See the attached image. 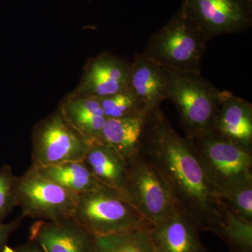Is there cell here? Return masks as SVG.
Returning <instances> with one entry per match:
<instances>
[{
	"instance_id": "cell-1",
	"label": "cell",
	"mask_w": 252,
	"mask_h": 252,
	"mask_svg": "<svg viewBox=\"0 0 252 252\" xmlns=\"http://www.w3.org/2000/svg\"><path fill=\"white\" fill-rule=\"evenodd\" d=\"M140 154L166 181L177 203L200 229L218 234L225 205L193 142L175 130L160 106L147 114Z\"/></svg>"
},
{
	"instance_id": "cell-2",
	"label": "cell",
	"mask_w": 252,
	"mask_h": 252,
	"mask_svg": "<svg viewBox=\"0 0 252 252\" xmlns=\"http://www.w3.org/2000/svg\"><path fill=\"white\" fill-rule=\"evenodd\" d=\"M207 41L205 33L181 6L168 22L151 36L142 54L162 67L201 73Z\"/></svg>"
},
{
	"instance_id": "cell-3",
	"label": "cell",
	"mask_w": 252,
	"mask_h": 252,
	"mask_svg": "<svg viewBox=\"0 0 252 252\" xmlns=\"http://www.w3.org/2000/svg\"><path fill=\"white\" fill-rule=\"evenodd\" d=\"M163 67L167 99L172 101L178 111L186 137L193 140L212 130L223 91L219 90L201 73Z\"/></svg>"
},
{
	"instance_id": "cell-4",
	"label": "cell",
	"mask_w": 252,
	"mask_h": 252,
	"mask_svg": "<svg viewBox=\"0 0 252 252\" xmlns=\"http://www.w3.org/2000/svg\"><path fill=\"white\" fill-rule=\"evenodd\" d=\"M74 218L97 237L152 227L121 192L105 186L79 195Z\"/></svg>"
},
{
	"instance_id": "cell-5",
	"label": "cell",
	"mask_w": 252,
	"mask_h": 252,
	"mask_svg": "<svg viewBox=\"0 0 252 252\" xmlns=\"http://www.w3.org/2000/svg\"><path fill=\"white\" fill-rule=\"evenodd\" d=\"M126 162L123 195L152 226L180 206L166 181L140 152Z\"/></svg>"
},
{
	"instance_id": "cell-6",
	"label": "cell",
	"mask_w": 252,
	"mask_h": 252,
	"mask_svg": "<svg viewBox=\"0 0 252 252\" xmlns=\"http://www.w3.org/2000/svg\"><path fill=\"white\" fill-rule=\"evenodd\" d=\"M16 195L23 217L46 221L73 218L79 200V195L50 180L32 165L17 177Z\"/></svg>"
},
{
	"instance_id": "cell-7",
	"label": "cell",
	"mask_w": 252,
	"mask_h": 252,
	"mask_svg": "<svg viewBox=\"0 0 252 252\" xmlns=\"http://www.w3.org/2000/svg\"><path fill=\"white\" fill-rule=\"evenodd\" d=\"M32 143V165L35 167L84 160L91 145L59 109L34 126Z\"/></svg>"
},
{
	"instance_id": "cell-8",
	"label": "cell",
	"mask_w": 252,
	"mask_h": 252,
	"mask_svg": "<svg viewBox=\"0 0 252 252\" xmlns=\"http://www.w3.org/2000/svg\"><path fill=\"white\" fill-rule=\"evenodd\" d=\"M218 193L235 184L252 181V154L213 130L190 140Z\"/></svg>"
},
{
	"instance_id": "cell-9",
	"label": "cell",
	"mask_w": 252,
	"mask_h": 252,
	"mask_svg": "<svg viewBox=\"0 0 252 252\" xmlns=\"http://www.w3.org/2000/svg\"><path fill=\"white\" fill-rule=\"evenodd\" d=\"M182 6L211 40L252 26V0H182Z\"/></svg>"
},
{
	"instance_id": "cell-10",
	"label": "cell",
	"mask_w": 252,
	"mask_h": 252,
	"mask_svg": "<svg viewBox=\"0 0 252 252\" xmlns=\"http://www.w3.org/2000/svg\"><path fill=\"white\" fill-rule=\"evenodd\" d=\"M130 63L103 51L88 61L79 86L72 94L86 97L111 95L129 88Z\"/></svg>"
},
{
	"instance_id": "cell-11",
	"label": "cell",
	"mask_w": 252,
	"mask_h": 252,
	"mask_svg": "<svg viewBox=\"0 0 252 252\" xmlns=\"http://www.w3.org/2000/svg\"><path fill=\"white\" fill-rule=\"evenodd\" d=\"M30 240L44 252H97L95 236L74 217L59 221L36 220L32 225Z\"/></svg>"
},
{
	"instance_id": "cell-12",
	"label": "cell",
	"mask_w": 252,
	"mask_h": 252,
	"mask_svg": "<svg viewBox=\"0 0 252 252\" xmlns=\"http://www.w3.org/2000/svg\"><path fill=\"white\" fill-rule=\"evenodd\" d=\"M149 230L157 252H206L200 226L180 206Z\"/></svg>"
},
{
	"instance_id": "cell-13",
	"label": "cell",
	"mask_w": 252,
	"mask_h": 252,
	"mask_svg": "<svg viewBox=\"0 0 252 252\" xmlns=\"http://www.w3.org/2000/svg\"><path fill=\"white\" fill-rule=\"evenodd\" d=\"M212 130L248 150L252 149V104L223 91Z\"/></svg>"
},
{
	"instance_id": "cell-14",
	"label": "cell",
	"mask_w": 252,
	"mask_h": 252,
	"mask_svg": "<svg viewBox=\"0 0 252 252\" xmlns=\"http://www.w3.org/2000/svg\"><path fill=\"white\" fill-rule=\"evenodd\" d=\"M129 87L148 110L167 99V80L164 67L144 56L136 54L130 63Z\"/></svg>"
},
{
	"instance_id": "cell-15",
	"label": "cell",
	"mask_w": 252,
	"mask_h": 252,
	"mask_svg": "<svg viewBox=\"0 0 252 252\" xmlns=\"http://www.w3.org/2000/svg\"><path fill=\"white\" fill-rule=\"evenodd\" d=\"M59 109L67 122L89 143L102 142L107 118L98 98L70 94Z\"/></svg>"
},
{
	"instance_id": "cell-16",
	"label": "cell",
	"mask_w": 252,
	"mask_h": 252,
	"mask_svg": "<svg viewBox=\"0 0 252 252\" xmlns=\"http://www.w3.org/2000/svg\"><path fill=\"white\" fill-rule=\"evenodd\" d=\"M149 112L107 119L102 130V142L114 149L127 162L140 152Z\"/></svg>"
},
{
	"instance_id": "cell-17",
	"label": "cell",
	"mask_w": 252,
	"mask_h": 252,
	"mask_svg": "<svg viewBox=\"0 0 252 252\" xmlns=\"http://www.w3.org/2000/svg\"><path fill=\"white\" fill-rule=\"evenodd\" d=\"M84 161L97 180L123 194L127 176V162L102 142L91 143Z\"/></svg>"
},
{
	"instance_id": "cell-18",
	"label": "cell",
	"mask_w": 252,
	"mask_h": 252,
	"mask_svg": "<svg viewBox=\"0 0 252 252\" xmlns=\"http://www.w3.org/2000/svg\"><path fill=\"white\" fill-rule=\"evenodd\" d=\"M36 167L44 177L77 195L93 191L104 186L96 179L84 160Z\"/></svg>"
},
{
	"instance_id": "cell-19",
	"label": "cell",
	"mask_w": 252,
	"mask_h": 252,
	"mask_svg": "<svg viewBox=\"0 0 252 252\" xmlns=\"http://www.w3.org/2000/svg\"><path fill=\"white\" fill-rule=\"evenodd\" d=\"M149 228L95 236L97 252H157L152 243Z\"/></svg>"
},
{
	"instance_id": "cell-20",
	"label": "cell",
	"mask_w": 252,
	"mask_h": 252,
	"mask_svg": "<svg viewBox=\"0 0 252 252\" xmlns=\"http://www.w3.org/2000/svg\"><path fill=\"white\" fill-rule=\"evenodd\" d=\"M217 235L228 244L230 252H252V222L225 206L223 223Z\"/></svg>"
},
{
	"instance_id": "cell-21",
	"label": "cell",
	"mask_w": 252,
	"mask_h": 252,
	"mask_svg": "<svg viewBox=\"0 0 252 252\" xmlns=\"http://www.w3.org/2000/svg\"><path fill=\"white\" fill-rule=\"evenodd\" d=\"M98 99L107 119H119L138 113L149 112L136 97L130 87Z\"/></svg>"
},
{
	"instance_id": "cell-22",
	"label": "cell",
	"mask_w": 252,
	"mask_h": 252,
	"mask_svg": "<svg viewBox=\"0 0 252 252\" xmlns=\"http://www.w3.org/2000/svg\"><path fill=\"white\" fill-rule=\"evenodd\" d=\"M219 195L227 208L252 222V181L228 186L220 190Z\"/></svg>"
},
{
	"instance_id": "cell-23",
	"label": "cell",
	"mask_w": 252,
	"mask_h": 252,
	"mask_svg": "<svg viewBox=\"0 0 252 252\" xmlns=\"http://www.w3.org/2000/svg\"><path fill=\"white\" fill-rule=\"evenodd\" d=\"M17 177L8 165L0 167V222L4 221L17 207L16 184Z\"/></svg>"
},
{
	"instance_id": "cell-24",
	"label": "cell",
	"mask_w": 252,
	"mask_h": 252,
	"mask_svg": "<svg viewBox=\"0 0 252 252\" xmlns=\"http://www.w3.org/2000/svg\"><path fill=\"white\" fill-rule=\"evenodd\" d=\"M24 217L21 215L16 220L9 223L0 222V252H4L6 248V244L9 240L10 235L17 229L22 223Z\"/></svg>"
},
{
	"instance_id": "cell-25",
	"label": "cell",
	"mask_w": 252,
	"mask_h": 252,
	"mask_svg": "<svg viewBox=\"0 0 252 252\" xmlns=\"http://www.w3.org/2000/svg\"><path fill=\"white\" fill-rule=\"evenodd\" d=\"M4 252H6V248ZM10 252H44L40 247L34 242L31 241V243L26 244L22 247H20L17 250H12Z\"/></svg>"
},
{
	"instance_id": "cell-26",
	"label": "cell",
	"mask_w": 252,
	"mask_h": 252,
	"mask_svg": "<svg viewBox=\"0 0 252 252\" xmlns=\"http://www.w3.org/2000/svg\"></svg>"
}]
</instances>
